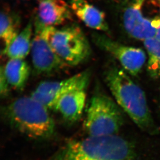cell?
I'll return each mask as SVG.
<instances>
[{
    "label": "cell",
    "instance_id": "obj_1",
    "mask_svg": "<svg viewBox=\"0 0 160 160\" xmlns=\"http://www.w3.org/2000/svg\"><path fill=\"white\" fill-rule=\"evenodd\" d=\"M105 79L115 101L142 131L154 135L159 130L148 104L145 92L127 74L117 68L106 71Z\"/></svg>",
    "mask_w": 160,
    "mask_h": 160
},
{
    "label": "cell",
    "instance_id": "obj_2",
    "mask_svg": "<svg viewBox=\"0 0 160 160\" xmlns=\"http://www.w3.org/2000/svg\"><path fill=\"white\" fill-rule=\"evenodd\" d=\"M55 160H137L131 141L118 134L88 136L65 145Z\"/></svg>",
    "mask_w": 160,
    "mask_h": 160
},
{
    "label": "cell",
    "instance_id": "obj_3",
    "mask_svg": "<svg viewBox=\"0 0 160 160\" xmlns=\"http://www.w3.org/2000/svg\"><path fill=\"white\" fill-rule=\"evenodd\" d=\"M42 103L30 97H23L6 108L9 122L21 133L33 139H47L55 132V123Z\"/></svg>",
    "mask_w": 160,
    "mask_h": 160
},
{
    "label": "cell",
    "instance_id": "obj_4",
    "mask_svg": "<svg viewBox=\"0 0 160 160\" xmlns=\"http://www.w3.org/2000/svg\"><path fill=\"white\" fill-rule=\"evenodd\" d=\"M124 123V112L115 100L100 92L92 97L84 123L88 136L118 134Z\"/></svg>",
    "mask_w": 160,
    "mask_h": 160
},
{
    "label": "cell",
    "instance_id": "obj_5",
    "mask_svg": "<svg viewBox=\"0 0 160 160\" xmlns=\"http://www.w3.org/2000/svg\"><path fill=\"white\" fill-rule=\"evenodd\" d=\"M42 27L52 48L67 65H78L86 60L90 55L88 39L77 25L61 28Z\"/></svg>",
    "mask_w": 160,
    "mask_h": 160
},
{
    "label": "cell",
    "instance_id": "obj_6",
    "mask_svg": "<svg viewBox=\"0 0 160 160\" xmlns=\"http://www.w3.org/2000/svg\"><path fill=\"white\" fill-rule=\"evenodd\" d=\"M123 20L132 37L143 41L154 38L160 25V0H134L124 11Z\"/></svg>",
    "mask_w": 160,
    "mask_h": 160
},
{
    "label": "cell",
    "instance_id": "obj_7",
    "mask_svg": "<svg viewBox=\"0 0 160 160\" xmlns=\"http://www.w3.org/2000/svg\"><path fill=\"white\" fill-rule=\"evenodd\" d=\"M90 76V71L86 70L60 81L41 82L31 96L49 109L54 110L58 101L62 96L73 91L86 89Z\"/></svg>",
    "mask_w": 160,
    "mask_h": 160
},
{
    "label": "cell",
    "instance_id": "obj_8",
    "mask_svg": "<svg viewBox=\"0 0 160 160\" xmlns=\"http://www.w3.org/2000/svg\"><path fill=\"white\" fill-rule=\"evenodd\" d=\"M34 35L31 49L32 65L35 74L50 75L68 66L55 53L44 34L42 27L34 24Z\"/></svg>",
    "mask_w": 160,
    "mask_h": 160
},
{
    "label": "cell",
    "instance_id": "obj_9",
    "mask_svg": "<svg viewBox=\"0 0 160 160\" xmlns=\"http://www.w3.org/2000/svg\"><path fill=\"white\" fill-rule=\"evenodd\" d=\"M93 39L99 48L116 58L126 72L133 76L140 72L146 61L142 49L120 44L101 34H94Z\"/></svg>",
    "mask_w": 160,
    "mask_h": 160
},
{
    "label": "cell",
    "instance_id": "obj_10",
    "mask_svg": "<svg viewBox=\"0 0 160 160\" xmlns=\"http://www.w3.org/2000/svg\"><path fill=\"white\" fill-rule=\"evenodd\" d=\"M72 12L63 0H39L34 23L45 27H57L71 19Z\"/></svg>",
    "mask_w": 160,
    "mask_h": 160
},
{
    "label": "cell",
    "instance_id": "obj_11",
    "mask_svg": "<svg viewBox=\"0 0 160 160\" xmlns=\"http://www.w3.org/2000/svg\"><path fill=\"white\" fill-rule=\"evenodd\" d=\"M70 6L72 12L85 26L100 32L108 31L104 13L86 0H71Z\"/></svg>",
    "mask_w": 160,
    "mask_h": 160
},
{
    "label": "cell",
    "instance_id": "obj_12",
    "mask_svg": "<svg viewBox=\"0 0 160 160\" xmlns=\"http://www.w3.org/2000/svg\"><path fill=\"white\" fill-rule=\"evenodd\" d=\"M86 89L73 91L62 96L54 110L58 111L67 121L76 122L82 117L86 100Z\"/></svg>",
    "mask_w": 160,
    "mask_h": 160
},
{
    "label": "cell",
    "instance_id": "obj_13",
    "mask_svg": "<svg viewBox=\"0 0 160 160\" xmlns=\"http://www.w3.org/2000/svg\"><path fill=\"white\" fill-rule=\"evenodd\" d=\"M1 68L11 88L22 90L30 74V67L27 62L24 59H9Z\"/></svg>",
    "mask_w": 160,
    "mask_h": 160
},
{
    "label": "cell",
    "instance_id": "obj_14",
    "mask_svg": "<svg viewBox=\"0 0 160 160\" xmlns=\"http://www.w3.org/2000/svg\"><path fill=\"white\" fill-rule=\"evenodd\" d=\"M33 36V24L30 21L3 53L9 59H24L30 53Z\"/></svg>",
    "mask_w": 160,
    "mask_h": 160
},
{
    "label": "cell",
    "instance_id": "obj_15",
    "mask_svg": "<svg viewBox=\"0 0 160 160\" xmlns=\"http://www.w3.org/2000/svg\"><path fill=\"white\" fill-rule=\"evenodd\" d=\"M20 19L17 14L4 10L1 13L0 38L4 46L3 51L20 33Z\"/></svg>",
    "mask_w": 160,
    "mask_h": 160
},
{
    "label": "cell",
    "instance_id": "obj_16",
    "mask_svg": "<svg viewBox=\"0 0 160 160\" xmlns=\"http://www.w3.org/2000/svg\"><path fill=\"white\" fill-rule=\"evenodd\" d=\"M148 55L147 71L153 79L160 77V42L155 38L143 41Z\"/></svg>",
    "mask_w": 160,
    "mask_h": 160
},
{
    "label": "cell",
    "instance_id": "obj_17",
    "mask_svg": "<svg viewBox=\"0 0 160 160\" xmlns=\"http://www.w3.org/2000/svg\"><path fill=\"white\" fill-rule=\"evenodd\" d=\"M11 86L8 82L2 68H1L0 74V92L2 97H5L8 95Z\"/></svg>",
    "mask_w": 160,
    "mask_h": 160
},
{
    "label": "cell",
    "instance_id": "obj_18",
    "mask_svg": "<svg viewBox=\"0 0 160 160\" xmlns=\"http://www.w3.org/2000/svg\"><path fill=\"white\" fill-rule=\"evenodd\" d=\"M154 38H156V39H157L158 41H159V42H160V25L159 28H158L157 32H156V35H155Z\"/></svg>",
    "mask_w": 160,
    "mask_h": 160
}]
</instances>
